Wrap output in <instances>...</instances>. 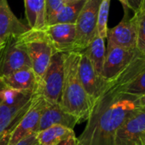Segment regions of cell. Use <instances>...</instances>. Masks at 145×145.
Masks as SVG:
<instances>
[{"mask_svg":"<svg viewBox=\"0 0 145 145\" xmlns=\"http://www.w3.org/2000/svg\"><path fill=\"white\" fill-rule=\"evenodd\" d=\"M125 7L130 8L134 13H138L141 10L144 0H119Z\"/></svg>","mask_w":145,"mask_h":145,"instance_id":"d4e9b609","label":"cell"},{"mask_svg":"<svg viewBox=\"0 0 145 145\" xmlns=\"http://www.w3.org/2000/svg\"><path fill=\"white\" fill-rule=\"evenodd\" d=\"M36 134L37 133H34V134H31V135L25 138L24 139H22L21 141H20L15 145H37V140Z\"/></svg>","mask_w":145,"mask_h":145,"instance_id":"4316f807","label":"cell"},{"mask_svg":"<svg viewBox=\"0 0 145 145\" xmlns=\"http://www.w3.org/2000/svg\"><path fill=\"white\" fill-rule=\"evenodd\" d=\"M107 45L126 49H137L138 32L134 16L132 19L124 18L114 28L108 29Z\"/></svg>","mask_w":145,"mask_h":145,"instance_id":"8fae6325","label":"cell"},{"mask_svg":"<svg viewBox=\"0 0 145 145\" xmlns=\"http://www.w3.org/2000/svg\"><path fill=\"white\" fill-rule=\"evenodd\" d=\"M37 145H40V144H38V143H37Z\"/></svg>","mask_w":145,"mask_h":145,"instance_id":"d6a6232c","label":"cell"},{"mask_svg":"<svg viewBox=\"0 0 145 145\" xmlns=\"http://www.w3.org/2000/svg\"><path fill=\"white\" fill-rule=\"evenodd\" d=\"M63 84L64 54L54 53L41 81L38 93L49 103H59Z\"/></svg>","mask_w":145,"mask_h":145,"instance_id":"52a82bcc","label":"cell"},{"mask_svg":"<svg viewBox=\"0 0 145 145\" xmlns=\"http://www.w3.org/2000/svg\"><path fill=\"white\" fill-rule=\"evenodd\" d=\"M29 30V26L14 14L8 0H0V49L9 37H19Z\"/></svg>","mask_w":145,"mask_h":145,"instance_id":"5bb4252c","label":"cell"},{"mask_svg":"<svg viewBox=\"0 0 145 145\" xmlns=\"http://www.w3.org/2000/svg\"><path fill=\"white\" fill-rule=\"evenodd\" d=\"M25 68L31 64L21 35L11 37L0 49V77Z\"/></svg>","mask_w":145,"mask_h":145,"instance_id":"8992f818","label":"cell"},{"mask_svg":"<svg viewBox=\"0 0 145 145\" xmlns=\"http://www.w3.org/2000/svg\"><path fill=\"white\" fill-rule=\"evenodd\" d=\"M140 102H141V105L145 107V95L140 98Z\"/></svg>","mask_w":145,"mask_h":145,"instance_id":"f546056e","label":"cell"},{"mask_svg":"<svg viewBox=\"0 0 145 145\" xmlns=\"http://www.w3.org/2000/svg\"><path fill=\"white\" fill-rule=\"evenodd\" d=\"M47 104L48 101L40 93L33 95L28 110L11 133L8 145H15L25 138L37 133L40 119Z\"/></svg>","mask_w":145,"mask_h":145,"instance_id":"ba28073f","label":"cell"},{"mask_svg":"<svg viewBox=\"0 0 145 145\" xmlns=\"http://www.w3.org/2000/svg\"><path fill=\"white\" fill-rule=\"evenodd\" d=\"M111 0H102L99 8L98 16V25H97V35L106 38L108 31V19L110 12V5Z\"/></svg>","mask_w":145,"mask_h":145,"instance_id":"44dd1931","label":"cell"},{"mask_svg":"<svg viewBox=\"0 0 145 145\" xmlns=\"http://www.w3.org/2000/svg\"><path fill=\"white\" fill-rule=\"evenodd\" d=\"M31 60V68L39 83L50 64L54 49L44 31L31 30L21 35Z\"/></svg>","mask_w":145,"mask_h":145,"instance_id":"3957f363","label":"cell"},{"mask_svg":"<svg viewBox=\"0 0 145 145\" xmlns=\"http://www.w3.org/2000/svg\"><path fill=\"white\" fill-rule=\"evenodd\" d=\"M115 145H145V107L141 105L119 128Z\"/></svg>","mask_w":145,"mask_h":145,"instance_id":"9c48e42d","label":"cell"},{"mask_svg":"<svg viewBox=\"0 0 145 145\" xmlns=\"http://www.w3.org/2000/svg\"><path fill=\"white\" fill-rule=\"evenodd\" d=\"M34 94L7 89L4 99L0 103V135L16 126L28 110Z\"/></svg>","mask_w":145,"mask_h":145,"instance_id":"277c9868","label":"cell"},{"mask_svg":"<svg viewBox=\"0 0 145 145\" xmlns=\"http://www.w3.org/2000/svg\"><path fill=\"white\" fill-rule=\"evenodd\" d=\"M77 143H78L77 138L73 137V138H67L65 140L61 141L59 144H58L57 145H76Z\"/></svg>","mask_w":145,"mask_h":145,"instance_id":"f1b7e54d","label":"cell"},{"mask_svg":"<svg viewBox=\"0 0 145 145\" xmlns=\"http://www.w3.org/2000/svg\"><path fill=\"white\" fill-rule=\"evenodd\" d=\"M138 49H126L107 45L103 76L111 80L121 73L138 54Z\"/></svg>","mask_w":145,"mask_h":145,"instance_id":"30bf717a","label":"cell"},{"mask_svg":"<svg viewBox=\"0 0 145 145\" xmlns=\"http://www.w3.org/2000/svg\"><path fill=\"white\" fill-rule=\"evenodd\" d=\"M15 127V126H14ZM14 127L8 129L7 131H5L3 134L0 135V145H8L9 144V140H10V137H11V133L13 131V129L14 128Z\"/></svg>","mask_w":145,"mask_h":145,"instance_id":"484cf974","label":"cell"},{"mask_svg":"<svg viewBox=\"0 0 145 145\" xmlns=\"http://www.w3.org/2000/svg\"><path fill=\"white\" fill-rule=\"evenodd\" d=\"M134 18L136 20L138 32L137 49L145 57V10L135 13Z\"/></svg>","mask_w":145,"mask_h":145,"instance_id":"603a6c76","label":"cell"},{"mask_svg":"<svg viewBox=\"0 0 145 145\" xmlns=\"http://www.w3.org/2000/svg\"><path fill=\"white\" fill-rule=\"evenodd\" d=\"M65 3V0H45L46 4V15H47V24L48 20L56 13L64 4Z\"/></svg>","mask_w":145,"mask_h":145,"instance_id":"cb8c5ba5","label":"cell"},{"mask_svg":"<svg viewBox=\"0 0 145 145\" xmlns=\"http://www.w3.org/2000/svg\"><path fill=\"white\" fill-rule=\"evenodd\" d=\"M37 140L40 145H57L61 141L76 137L74 129L63 126H53L37 133Z\"/></svg>","mask_w":145,"mask_h":145,"instance_id":"ffe728a7","label":"cell"},{"mask_svg":"<svg viewBox=\"0 0 145 145\" xmlns=\"http://www.w3.org/2000/svg\"><path fill=\"white\" fill-rule=\"evenodd\" d=\"M105 40V38L98 35L95 36L88 48L82 52L89 59L96 72L101 76H103V70L106 55V47Z\"/></svg>","mask_w":145,"mask_h":145,"instance_id":"d6986e66","label":"cell"},{"mask_svg":"<svg viewBox=\"0 0 145 145\" xmlns=\"http://www.w3.org/2000/svg\"><path fill=\"white\" fill-rule=\"evenodd\" d=\"M125 92L139 98L145 95V67L127 84Z\"/></svg>","mask_w":145,"mask_h":145,"instance_id":"7402d4cb","label":"cell"},{"mask_svg":"<svg viewBox=\"0 0 145 145\" xmlns=\"http://www.w3.org/2000/svg\"><path fill=\"white\" fill-rule=\"evenodd\" d=\"M141 10H145V0L144 2V4H143V7H142Z\"/></svg>","mask_w":145,"mask_h":145,"instance_id":"4dcf8cb0","label":"cell"},{"mask_svg":"<svg viewBox=\"0 0 145 145\" xmlns=\"http://www.w3.org/2000/svg\"><path fill=\"white\" fill-rule=\"evenodd\" d=\"M25 14L31 30L43 31L47 27L45 0H24Z\"/></svg>","mask_w":145,"mask_h":145,"instance_id":"e0dca14e","label":"cell"},{"mask_svg":"<svg viewBox=\"0 0 145 145\" xmlns=\"http://www.w3.org/2000/svg\"><path fill=\"white\" fill-rule=\"evenodd\" d=\"M102 0H87L76 21L75 52H83L97 36L99 8Z\"/></svg>","mask_w":145,"mask_h":145,"instance_id":"5b68a950","label":"cell"},{"mask_svg":"<svg viewBox=\"0 0 145 145\" xmlns=\"http://www.w3.org/2000/svg\"><path fill=\"white\" fill-rule=\"evenodd\" d=\"M65 2H68V1H72V0H65Z\"/></svg>","mask_w":145,"mask_h":145,"instance_id":"1f68e13d","label":"cell"},{"mask_svg":"<svg viewBox=\"0 0 145 145\" xmlns=\"http://www.w3.org/2000/svg\"><path fill=\"white\" fill-rule=\"evenodd\" d=\"M145 67L140 53L108 83L96 99L87 125L77 138L79 145H115L117 131L126 120L141 107L140 98L125 92L127 84Z\"/></svg>","mask_w":145,"mask_h":145,"instance_id":"6da1fadb","label":"cell"},{"mask_svg":"<svg viewBox=\"0 0 145 145\" xmlns=\"http://www.w3.org/2000/svg\"><path fill=\"white\" fill-rule=\"evenodd\" d=\"M80 52L64 54V84L59 105L78 123L87 121L94 101L87 93L79 77Z\"/></svg>","mask_w":145,"mask_h":145,"instance_id":"7a4b0ae2","label":"cell"},{"mask_svg":"<svg viewBox=\"0 0 145 145\" xmlns=\"http://www.w3.org/2000/svg\"><path fill=\"white\" fill-rule=\"evenodd\" d=\"M86 1L87 0H72L65 2V3L48 20V25L54 24H76Z\"/></svg>","mask_w":145,"mask_h":145,"instance_id":"ac0fdd59","label":"cell"},{"mask_svg":"<svg viewBox=\"0 0 145 145\" xmlns=\"http://www.w3.org/2000/svg\"><path fill=\"white\" fill-rule=\"evenodd\" d=\"M79 77L89 97L95 102L104 92L108 80L99 76L84 53H81L79 61Z\"/></svg>","mask_w":145,"mask_h":145,"instance_id":"7c38bea8","label":"cell"},{"mask_svg":"<svg viewBox=\"0 0 145 145\" xmlns=\"http://www.w3.org/2000/svg\"><path fill=\"white\" fill-rule=\"evenodd\" d=\"M1 78L9 89L32 94L39 92L40 83L32 68L21 69Z\"/></svg>","mask_w":145,"mask_h":145,"instance_id":"2e32d148","label":"cell"},{"mask_svg":"<svg viewBox=\"0 0 145 145\" xmlns=\"http://www.w3.org/2000/svg\"><path fill=\"white\" fill-rule=\"evenodd\" d=\"M7 89H8V88L6 87L5 83L3 82V79L0 77V103L4 99L6 93H7Z\"/></svg>","mask_w":145,"mask_h":145,"instance_id":"83f0119b","label":"cell"},{"mask_svg":"<svg viewBox=\"0 0 145 145\" xmlns=\"http://www.w3.org/2000/svg\"><path fill=\"white\" fill-rule=\"evenodd\" d=\"M76 145H79V144H78V143H77V144H76Z\"/></svg>","mask_w":145,"mask_h":145,"instance_id":"836d02e7","label":"cell"},{"mask_svg":"<svg viewBox=\"0 0 145 145\" xmlns=\"http://www.w3.org/2000/svg\"><path fill=\"white\" fill-rule=\"evenodd\" d=\"M77 123V119L65 111L59 103L48 102L47 106L41 116L37 133L53 126H63L74 129Z\"/></svg>","mask_w":145,"mask_h":145,"instance_id":"9a60e30c","label":"cell"},{"mask_svg":"<svg viewBox=\"0 0 145 145\" xmlns=\"http://www.w3.org/2000/svg\"><path fill=\"white\" fill-rule=\"evenodd\" d=\"M43 31H45L55 53L65 54L75 52V24L49 25Z\"/></svg>","mask_w":145,"mask_h":145,"instance_id":"4fadbf2b","label":"cell"}]
</instances>
